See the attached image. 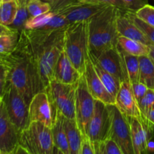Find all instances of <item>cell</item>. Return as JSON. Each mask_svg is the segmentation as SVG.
Here are the masks:
<instances>
[{
  "mask_svg": "<svg viewBox=\"0 0 154 154\" xmlns=\"http://www.w3.org/2000/svg\"><path fill=\"white\" fill-rule=\"evenodd\" d=\"M66 29L58 30L23 29L20 32L32 57L45 90L54 80L56 64L63 51Z\"/></svg>",
  "mask_w": 154,
  "mask_h": 154,
  "instance_id": "1",
  "label": "cell"
},
{
  "mask_svg": "<svg viewBox=\"0 0 154 154\" xmlns=\"http://www.w3.org/2000/svg\"><path fill=\"white\" fill-rule=\"evenodd\" d=\"M8 71V83L13 85L29 105L33 96L45 91L33 59L23 38L19 35L14 50L2 57Z\"/></svg>",
  "mask_w": 154,
  "mask_h": 154,
  "instance_id": "2",
  "label": "cell"
},
{
  "mask_svg": "<svg viewBox=\"0 0 154 154\" xmlns=\"http://www.w3.org/2000/svg\"><path fill=\"white\" fill-rule=\"evenodd\" d=\"M120 11L114 6L107 5L88 20L90 52L92 54L116 47L119 36L116 20Z\"/></svg>",
  "mask_w": 154,
  "mask_h": 154,
  "instance_id": "3",
  "label": "cell"
},
{
  "mask_svg": "<svg viewBox=\"0 0 154 154\" xmlns=\"http://www.w3.org/2000/svg\"><path fill=\"white\" fill-rule=\"evenodd\" d=\"M63 50L77 70L84 75L90 58L88 21L70 23L66 27Z\"/></svg>",
  "mask_w": 154,
  "mask_h": 154,
  "instance_id": "4",
  "label": "cell"
},
{
  "mask_svg": "<svg viewBox=\"0 0 154 154\" xmlns=\"http://www.w3.org/2000/svg\"><path fill=\"white\" fill-rule=\"evenodd\" d=\"M19 144L29 154H52L54 144L51 129L40 122H31L20 134Z\"/></svg>",
  "mask_w": 154,
  "mask_h": 154,
  "instance_id": "5",
  "label": "cell"
},
{
  "mask_svg": "<svg viewBox=\"0 0 154 154\" xmlns=\"http://www.w3.org/2000/svg\"><path fill=\"white\" fill-rule=\"evenodd\" d=\"M77 85L78 84H63L54 79L45 88V91L48 94L56 114L59 111L67 118L75 120Z\"/></svg>",
  "mask_w": 154,
  "mask_h": 154,
  "instance_id": "6",
  "label": "cell"
},
{
  "mask_svg": "<svg viewBox=\"0 0 154 154\" xmlns=\"http://www.w3.org/2000/svg\"><path fill=\"white\" fill-rule=\"evenodd\" d=\"M8 115L20 132L28 127L29 105L16 88L8 83L5 92L2 97Z\"/></svg>",
  "mask_w": 154,
  "mask_h": 154,
  "instance_id": "7",
  "label": "cell"
},
{
  "mask_svg": "<svg viewBox=\"0 0 154 154\" xmlns=\"http://www.w3.org/2000/svg\"><path fill=\"white\" fill-rule=\"evenodd\" d=\"M111 128V114L108 105L96 100L94 112L87 124L86 135L93 143L105 142L109 139Z\"/></svg>",
  "mask_w": 154,
  "mask_h": 154,
  "instance_id": "8",
  "label": "cell"
},
{
  "mask_svg": "<svg viewBox=\"0 0 154 154\" xmlns=\"http://www.w3.org/2000/svg\"><path fill=\"white\" fill-rule=\"evenodd\" d=\"M96 99L89 90L84 75L80 78L75 97V120L84 136L86 135L87 124L93 116Z\"/></svg>",
  "mask_w": 154,
  "mask_h": 154,
  "instance_id": "9",
  "label": "cell"
},
{
  "mask_svg": "<svg viewBox=\"0 0 154 154\" xmlns=\"http://www.w3.org/2000/svg\"><path fill=\"white\" fill-rule=\"evenodd\" d=\"M111 114V128L110 138L117 144L123 154H134L130 128L126 117L115 105H108Z\"/></svg>",
  "mask_w": 154,
  "mask_h": 154,
  "instance_id": "10",
  "label": "cell"
},
{
  "mask_svg": "<svg viewBox=\"0 0 154 154\" xmlns=\"http://www.w3.org/2000/svg\"><path fill=\"white\" fill-rule=\"evenodd\" d=\"M57 115L46 92H39L33 96L29 105L30 123L40 122L51 129Z\"/></svg>",
  "mask_w": 154,
  "mask_h": 154,
  "instance_id": "11",
  "label": "cell"
},
{
  "mask_svg": "<svg viewBox=\"0 0 154 154\" xmlns=\"http://www.w3.org/2000/svg\"><path fill=\"white\" fill-rule=\"evenodd\" d=\"M108 5L102 3H84L75 1L66 5L63 6L61 8L57 11H53L59 14L66 20H67L69 23L83 22V21L90 20L95 14L102 11Z\"/></svg>",
  "mask_w": 154,
  "mask_h": 154,
  "instance_id": "12",
  "label": "cell"
},
{
  "mask_svg": "<svg viewBox=\"0 0 154 154\" xmlns=\"http://www.w3.org/2000/svg\"><path fill=\"white\" fill-rule=\"evenodd\" d=\"M20 134L17 128L9 118L2 101L0 105V150L2 153L14 154L19 145Z\"/></svg>",
  "mask_w": 154,
  "mask_h": 154,
  "instance_id": "13",
  "label": "cell"
},
{
  "mask_svg": "<svg viewBox=\"0 0 154 154\" xmlns=\"http://www.w3.org/2000/svg\"><path fill=\"white\" fill-rule=\"evenodd\" d=\"M92 54L105 71L111 74L120 82H123L126 79H129L125 69L123 57L117 47H113L97 54Z\"/></svg>",
  "mask_w": 154,
  "mask_h": 154,
  "instance_id": "14",
  "label": "cell"
},
{
  "mask_svg": "<svg viewBox=\"0 0 154 154\" xmlns=\"http://www.w3.org/2000/svg\"><path fill=\"white\" fill-rule=\"evenodd\" d=\"M115 105L125 117H137L143 122L138 103L135 99L129 79H126L121 82L115 97Z\"/></svg>",
  "mask_w": 154,
  "mask_h": 154,
  "instance_id": "15",
  "label": "cell"
},
{
  "mask_svg": "<svg viewBox=\"0 0 154 154\" xmlns=\"http://www.w3.org/2000/svg\"><path fill=\"white\" fill-rule=\"evenodd\" d=\"M132 137L134 154H150L149 144L151 138L152 129L141 120L134 117H126Z\"/></svg>",
  "mask_w": 154,
  "mask_h": 154,
  "instance_id": "16",
  "label": "cell"
},
{
  "mask_svg": "<svg viewBox=\"0 0 154 154\" xmlns=\"http://www.w3.org/2000/svg\"><path fill=\"white\" fill-rule=\"evenodd\" d=\"M87 87L96 100H99L106 105L115 104V99L106 90L94 69L91 60L89 58L84 73Z\"/></svg>",
  "mask_w": 154,
  "mask_h": 154,
  "instance_id": "17",
  "label": "cell"
},
{
  "mask_svg": "<svg viewBox=\"0 0 154 154\" xmlns=\"http://www.w3.org/2000/svg\"><path fill=\"white\" fill-rule=\"evenodd\" d=\"M129 11H120L117 15L116 26L118 35L138 41L147 46L153 45L132 21V18L129 16Z\"/></svg>",
  "mask_w": 154,
  "mask_h": 154,
  "instance_id": "18",
  "label": "cell"
},
{
  "mask_svg": "<svg viewBox=\"0 0 154 154\" xmlns=\"http://www.w3.org/2000/svg\"><path fill=\"white\" fill-rule=\"evenodd\" d=\"M81 75L63 50L56 64L54 79L63 84H76L79 81Z\"/></svg>",
  "mask_w": 154,
  "mask_h": 154,
  "instance_id": "19",
  "label": "cell"
},
{
  "mask_svg": "<svg viewBox=\"0 0 154 154\" xmlns=\"http://www.w3.org/2000/svg\"><path fill=\"white\" fill-rule=\"evenodd\" d=\"M64 126L69 142L70 154H81L83 136L76 120L69 119L65 117Z\"/></svg>",
  "mask_w": 154,
  "mask_h": 154,
  "instance_id": "20",
  "label": "cell"
},
{
  "mask_svg": "<svg viewBox=\"0 0 154 154\" xmlns=\"http://www.w3.org/2000/svg\"><path fill=\"white\" fill-rule=\"evenodd\" d=\"M64 118L65 116L57 111V117L51 128V131H52L54 146L60 149L64 154H70V149H69L66 129H65Z\"/></svg>",
  "mask_w": 154,
  "mask_h": 154,
  "instance_id": "21",
  "label": "cell"
},
{
  "mask_svg": "<svg viewBox=\"0 0 154 154\" xmlns=\"http://www.w3.org/2000/svg\"><path fill=\"white\" fill-rule=\"evenodd\" d=\"M116 47L119 51L123 54L136 57L148 56L150 53V46L124 36H118Z\"/></svg>",
  "mask_w": 154,
  "mask_h": 154,
  "instance_id": "22",
  "label": "cell"
},
{
  "mask_svg": "<svg viewBox=\"0 0 154 154\" xmlns=\"http://www.w3.org/2000/svg\"><path fill=\"white\" fill-rule=\"evenodd\" d=\"M89 57H90V59L91 60L93 66H94L95 70H96L98 76L99 77L100 80L102 81V84H104L106 90L109 92L110 94L115 99L116 96L117 94V92H118L119 89L120 87L121 82L118 79L114 78L111 74L105 71L99 65V63H98V61L95 58L94 56L90 52L89 53Z\"/></svg>",
  "mask_w": 154,
  "mask_h": 154,
  "instance_id": "23",
  "label": "cell"
},
{
  "mask_svg": "<svg viewBox=\"0 0 154 154\" xmlns=\"http://www.w3.org/2000/svg\"><path fill=\"white\" fill-rule=\"evenodd\" d=\"M140 65L139 83L154 90V63L148 56L138 57Z\"/></svg>",
  "mask_w": 154,
  "mask_h": 154,
  "instance_id": "24",
  "label": "cell"
},
{
  "mask_svg": "<svg viewBox=\"0 0 154 154\" xmlns=\"http://www.w3.org/2000/svg\"><path fill=\"white\" fill-rule=\"evenodd\" d=\"M19 8V0H0V23L10 26Z\"/></svg>",
  "mask_w": 154,
  "mask_h": 154,
  "instance_id": "25",
  "label": "cell"
},
{
  "mask_svg": "<svg viewBox=\"0 0 154 154\" xmlns=\"http://www.w3.org/2000/svg\"><path fill=\"white\" fill-rule=\"evenodd\" d=\"M119 52L121 54L122 57H123L125 69H126L127 76L129 78L131 84L138 83L139 82L140 73V65L138 57L130 55V54H123L120 51H119Z\"/></svg>",
  "mask_w": 154,
  "mask_h": 154,
  "instance_id": "26",
  "label": "cell"
},
{
  "mask_svg": "<svg viewBox=\"0 0 154 154\" xmlns=\"http://www.w3.org/2000/svg\"><path fill=\"white\" fill-rule=\"evenodd\" d=\"M55 12L51 11L36 17H30L26 22L24 29H40L45 26L51 18L54 16Z\"/></svg>",
  "mask_w": 154,
  "mask_h": 154,
  "instance_id": "27",
  "label": "cell"
},
{
  "mask_svg": "<svg viewBox=\"0 0 154 154\" xmlns=\"http://www.w3.org/2000/svg\"><path fill=\"white\" fill-rule=\"evenodd\" d=\"M26 8L30 17H36L51 11V5L45 0H27Z\"/></svg>",
  "mask_w": 154,
  "mask_h": 154,
  "instance_id": "28",
  "label": "cell"
},
{
  "mask_svg": "<svg viewBox=\"0 0 154 154\" xmlns=\"http://www.w3.org/2000/svg\"><path fill=\"white\" fill-rule=\"evenodd\" d=\"M20 32L14 35H3L0 36V57L10 54L14 50L17 43Z\"/></svg>",
  "mask_w": 154,
  "mask_h": 154,
  "instance_id": "29",
  "label": "cell"
},
{
  "mask_svg": "<svg viewBox=\"0 0 154 154\" xmlns=\"http://www.w3.org/2000/svg\"><path fill=\"white\" fill-rule=\"evenodd\" d=\"M27 0H19V8L14 21L10 27L20 32L24 29L26 22L29 17L26 8Z\"/></svg>",
  "mask_w": 154,
  "mask_h": 154,
  "instance_id": "30",
  "label": "cell"
},
{
  "mask_svg": "<svg viewBox=\"0 0 154 154\" xmlns=\"http://www.w3.org/2000/svg\"><path fill=\"white\" fill-rule=\"evenodd\" d=\"M138 106H139L140 111H141V116H142L143 123L149 126L146 120V117L149 111L154 108V90H151V89L147 90L144 97L138 102Z\"/></svg>",
  "mask_w": 154,
  "mask_h": 154,
  "instance_id": "31",
  "label": "cell"
},
{
  "mask_svg": "<svg viewBox=\"0 0 154 154\" xmlns=\"http://www.w3.org/2000/svg\"><path fill=\"white\" fill-rule=\"evenodd\" d=\"M129 14L135 25L138 27V29L145 35L146 37L154 45V27L147 24V23L143 21L140 18H138L135 14V12L129 11Z\"/></svg>",
  "mask_w": 154,
  "mask_h": 154,
  "instance_id": "32",
  "label": "cell"
},
{
  "mask_svg": "<svg viewBox=\"0 0 154 154\" xmlns=\"http://www.w3.org/2000/svg\"><path fill=\"white\" fill-rule=\"evenodd\" d=\"M135 14L138 18L154 27V6L149 4L146 5L145 6L137 11Z\"/></svg>",
  "mask_w": 154,
  "mask_h": 154,
  "instance_id": "33",
  "label": "cell"
},
{
  "mask_svg": "<svg viewBox=\"0 0 154 154\" xmlns=\"http://www.w3.org/2000/svg\"><path fill=\"white\" fill-rule=\"evenodd\" d=\"M8 85V71L4 64L0 63V96L3 97Z\"/></svg>",
  "mask_w": 154,
  "mask_h": 154,
  "instance_id": "34",
  "label": "cell"
},
{
  "mask_svg": "<svg viewBox=\"0 0 154 154\" xmlns=\"http://www.w3.org/2000/svg\"><path fill=\"white\" fill-rule=\"evenodd\" d=\"M126 4V8L129 11L136 12L146 5L148 4V0H123Z\"/></svg>",
  "mask_w": 154,
  "mask_h": 154,
  "instance_id": "35",
  "label": "cell"
},
{
  "mask_svg": "<svg viewBox=\"0 0 154 154\" xmlns=\"http://www.w3.org/2000/svg\"><path fill=\"white\" fill-rule=\"evenodd\" d=\"M131 85H132V90H133L135 99H136L137 102L138 103L141 101V99L144 97V95L146 94L148 88L145 85L139 82L136 83V84H131Z\"/></svg>",
  "mask_w": 154,
  "mask_h": 154,
  "instance_id": "36",
  "label": "cell"
},
{
  "mask_svg": "<svg viewBox=\"0 0 154 154\" xmlns=\"http://www.w3.org/2000/svg\"><path fill=\"white\" fill-rule=\"evenodd\" d=\"M81 154H96L93 143L90 141V139L87 135L83 136L82 144H81Z\"/></svg>",
  "mask_w": 154,
  "mask_h": 154,
  "instance_id": "37",
  "label": "cell"
},
{
  "mask_svg": "<svg viewBox=\"0 0 154 154\" xmlns=\"http://www.w3.org/2000/svg\"><path fill=\"white\" fill-rule=\"evenodd\" d=\"M105 145L107 154H123L117 144L111 138L105 141Z\"/></svg>",
  "mask_w": 154,
  "mask_h": 154,
  "instance_id": "38",
  "label": "cell"
},
{
  "mask_svg": "<svg viewBox=\"0 0 154 154\" xmlns=\"http://www.w3.org/2000/svg\"><path fill=\"white\" fill-rule=\"evenodd\" d=\"M97 1L99 3L114 6V7L120 9V11H129L123 0H97Z\"/></svg>",
  "mask_w": 154,
  "mask_h": 154,
  "instance_id": "39",
  "label": "cell"
},
{
  "mask_svg": "<svg viewBox=\"0 0 154 154\" xmlns=\"http://www.w3.org/2000/svg\"><path fill=\"white\" fill-rule=\"evenodd\" d=\"M75 1H76V0H54L52 2L50 3L51 5V11L58 10L63 6L66 5L71 2H73Z\"/></svg>",
  "mask_w": 154,
  "mask_h": 154,
  "instance_id": "40",
  "label": "cell"
},
{
  "mask_svg": "<svg viewBox=\"0 0 154 154\" xmlns=\"http://www.w3.org/2000/svg\"><path fill=\"white\" fill-rule=\"evenodd\" d=\"M20 32L18 30L15 29L11 28L10 26H7L2 25L0 23V36L3 35H14L17 34Z\"/></svg>",
  "mask_w": 154,
  "mask_h": 154,
  "instance_id": "41",
  "label": "cell"
},
{
  "mask_svg": "<svg viewBox=\"0 0 154 154\" xmlns=\"http://www.w3.org/2000/svg\"><path fill=\"white\" fill-rule=\"evenodd\" d=\"M93 146L96 154H107L105 142H95L93 143Z\"/></svg>",
  "mask_w": 154,
  "mask_h": 154,
  "instance_id": "42",
  "label": "cell"
},
{
  "mask_svg": "<svg viewBox=\"0 0 154 154\" xmlns=\"http://www.w3.org/2000/svg\"><path fill=\"white\" fill-rule=\"evenodd\" d=\"M146 120L152 129V130L154 131V108L149 111L147 117H146Z\"/></svg>",
  "mask_w": 154,
  "mask_h": 154,
  "instance_id": "43",
  "label": "cell"
},
{
  "mask_svg": "<svg viewBox=\"0 0 154 154\" xmlns=\"http://www.w3.org/2000/svg\"><path fill=\"white\" fill-rule=\"evenodd\" d=\"M14 154H29V153L24 147H23L22 146L19 144L15 150Z\"/></svg>",
  "mask_w": 154,
  "mask_h": 154,
  "instance_id": "44",
  "label": "cell"
},
{
  "mask_svg": "<svg viewBox=\"0 0 154 154\" xmlns=\"http://www.w3.org/2000/svg\"><path fill=\"white\" fill-rule=\"evenodd\" d=\"M148 57H150V60L154 63V45H152L150 46V53L148 54Z\"/></svg>",
  "mask_w": 154,
  "mask_h": 154,
  "instance_id": "45",
  "label": "cell"
},
{
  "mask_svg": "<svg viewBox=\"0 0 154 154\" xmlns=\"http://www.w3.org/2000/svg\"><path fill=\"white\" fill-rule=\"evenodd\" d=\"M77 1L80 2H84V3H93V4H96L98 2L97 0H77Z\"/></svg>",
  "mask_w": 154,
  "mask_h": 154,
  "instance_id": "46",
  "label": "cell"
},
{
  "mask_svg": "<svg viewBox=\"0 0 154 154\" xmlns=\"http://www.w3.org/2000/svg\"><path fill=\"white\" fill-rule=\"evenodd\" d=\"M52 154H64V153H63V152L60 150V149H58L57 147H56L55 146H54V150H53V152H52Z\"/></svg>",
  "mask_w": 154,
  "mask_h": 154,
  "instance_id": "47",
  "label": "cell"
},
{
  "mask_svg": "<svg viewBox=\"0 0 154 154\" xmlns=\"http://www.w3.org/2000/svg\"><path fill=\"white\" fill-rule=\"evenodd\" d=\"M45 1L48 2H49V3H51V2H52L53 1H54V0H45Z\"/></svg>",
  "mask_w": 154,
  "mask_h": 154,
  "instance_id": "48",
  "label": "cell"
},
{
  "mask_svg": "<svg viewBox=\"0 0 154 154\" xmlns=\"http://www.w3.org/2000/svg\"><path fill=\"white\" fill-rule=\"evenodd\" d=\"M2 98L1 96H0V105H1V103H2Z\"/></svg>",
  "mask_w": 154,
  "mask_h": 154,
  "instance_id": "49",
  "label": "cell"
},
{
  "mask_svg": "<svg viewBox=\"0 0 154 154\" xmlns=\"http://www.w3.org/2000/svg\"><path fill=\"white\" fill-rule=\"evenodd\" d=\"M0 63H2V59H1V57H0Z\"/></svg>",
  "mask_w": 154,
  "mask_h": 154,
  "instance_id": "50",
  "label": "cell"
},
{
  "mask_svg": "<svg viewBox=\"0 0 154 154\" xmlns=\"http://www.w3.org/2000/svg\"><path fill=\"white\" fill-rule=\"evenodd\" d=\"M0 154H2V152H1V150H0Z\"/></svg>",
  "mask_w": 154,
  "mask_h": 154,
  "instance_id": "51",
  "label": "cell"
},
{
  "mask_svg": "<svg viewBox=\"0 0 154 154\" xmlns=\"http://www.w3.org/2000/svg\"><path fill=\"white\" fill-rule=\"evenodd\" d=\"M2 154H5V153H2Z\"/></svg>",
  "mask_w": 154,
  "mask_h": 154,
  "instance_id": "52",
  "label": "cell"
}]
</instances>
